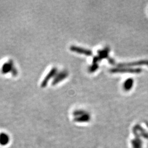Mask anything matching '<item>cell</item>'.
I'll return each instance as SVG.
<instances>
[{
    "label": "cell",
    "mask_w": 148,
    "mask_h": 148,
    "mask_svg": "<svg viewBox=\"0 0 148 148\" xmlns=\"http://www.w3.org/2000/svg\"><path fill=\"white\" fill-rule=\"evenodd\" d=\"M58 69L56 67H54L51 69L49 71V72L47 74V75L44 78V79H43V81L41 84V87L42 88L46 87L47 86L49 80L52 78H54L55 77V76L56 75V74L58 73Z\"/></svg>",
    "instance_id": "obj_1"
},
{
    "label": "cell",
    "mask_w": 148,
    "mask_h": 148,
    "mask_svg": "<svg viewBox=\"0 0 148 148\" xmlns=\"http://www.w3.org/2000/svg\"><path fill=\"white\" fill-rule=\"evenodd\" d=\"M68 75L69 73L66 70H63V71L58 72V73L56 74L55 77L53 78L52 85L55 86L58 84L59 82L63 81L64 79H65L68 76Z\"/></svg>",
    "instance_id": "obj_2"
},
{
    "label": "cell",
    "mask_w": 148,
    "mask_h": 148,
    "mask_svg": "<svg viewBox=\"0 0 148 148\" xmlns=\"http://www.w3.org/2000/svg\"><path fill=\"white\" fill-rule=\"evenodd\" d=\"M15 68L16 67L14 66L13 61L11 59L9 60L8 62L3 64L1 68V73L3 74H7L9 73H12Z\"/></svg>",
    "instance_id": "obj_3"
},
{
    "label": "cell",
    "mask_w": 148,
    "mask_h": 148,
    "mask_svg": "<svg viewBox=\"0 0 148 148\" xmlns=\"http://www.w3.org/2000/svg\"><path fill=\"white\" fill-rule=\"evenodd\" d=\"M8 137L6 134L2 133L0 134V143L1 144H6L8 142Z\"/></svg>",
    "instance_id": "obj_4"
}]
</instances>
